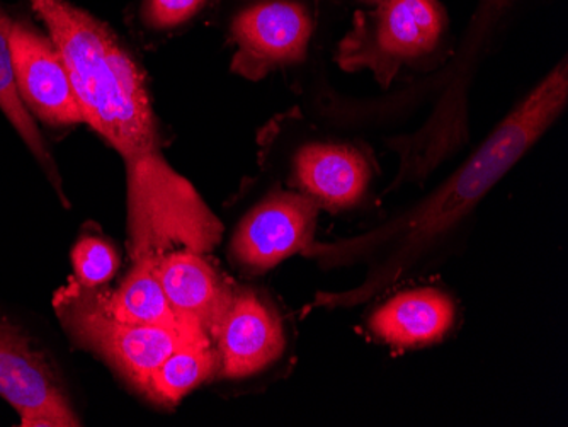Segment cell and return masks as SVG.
<instances>
[{"label":"cell","instance_id":"7","mask_svg":"<svg viewBox=\"0 0 568 427\" xmlns=\"http://www.w3.org/2000/svg\"><path fill=\"white\" fill-rule=\"evenodd\" d=\"M318 205L303 193L274 191L242 220L230 244L235 264L263 273L314 244Z\"/></svg>","mask_w":568,"mask_h":427},{"label":"cell","instance_id":"15","mask_svg":"<svg viewBox=\"0 0 568 427\" xmlns=\"http://www.w3.org/2000/svg\"><path fill=\"white\" fill-rule=\"evenodd\" d=\"M14 19L0 8V111L8 118L12 129L21 136L33 157L37 159L44 175L55 187L57 194L63 205H69L63 193L62 177H60L57 162L51 157L43 133L38 129L37 120L26 110L16 84L14 60H12L11 31Z\"/></svg>","mask_w":568,"mask_h":427},{"label":"cell","instance_id":"13","mask_svg":"<svg viewBox=\"0 0 568 427\" xmlns=\"http://www.w3.org/2000/svg\"><path fill=\"white\" fill-rule=\"evenodd\" d=\"M456 321V305L437 288L400 292L386 299L369 318V329L395 347H423L448 336Z\"/></svg>","mask_w":568,"mask_h":427},{"label":"cell","instance_id":"10","mask_svg":"<svg viewBox=\"0 0 568 427\" xmlns=\"http://www.w3.org/2000/svg\"><path fill=\"white\" fill-rule=\"evenodd\" d=\"M212 340L219 353V375L225 378H245L263 372L283 355L286 346L276 312L260 295L239 288Z\"/></svg>","mask_w":568,"mask_h":427},{"label":"cell","instance_id":"19","mask_svg":"<svg viewBox=\"0 0 568 427\" xmlns=\"http://www.w3.org/2000/svg\"><path fill=\"white\" fill-rule=\"evenodd\" d=\"M372 2H382V0H372Z\"/></svg>","mask_w":568,"mask_h":427},{"label":"cell","instance_id":"4","mask_svg":"<svg viewBox=\"0 0 568 427\" xmlns=\"http://www.w3.org/2000/svg\"><path fill=\"white\" fill-rule=\"evenodd\" d=\"M53 308L65 333L79 346L104 356L140 390L175 350L213 343L194 322L139 325L113 321L92 304L84 286L73 278L55 293Z\"/></svg>","mask_w":568,"mask_h":427},{"label":"cell","instance_id":"18","mask_svg":"<svg viewBox=\"0 0 568 427\" xmlns=\"http://www.w3.org/2000/svg\"><path fill=\"white\" fill-rule=\"evenodd\" d=\"M206 0H146L145 19L150 27L171 30L190 21Z\"/></svg>","mask_w":568,"mask_h":427},{"label":"cell","instance_id":"2","mask_svg":"<svg viewBox=\"0 0 568 427\" xmlns=\"http://www.w3.org/2000/svg\"><path fill=\"white\" fill-rule=\"evenodd\" d=\"M69 70L84 123L126 169L162 155L142 72L113 34L69 0H31Z\"/></svg>","mask_w":568,"mask_h":427},{"label":"cell","instance_id":"9","mask_svg":"<svg viewBox=\"0 0 568 427\" xmlns=\"http://www.w3.org/2000/svg\"><path fill=\"white\" fill-rule=\"evenodd\" d=\"M314 22L308 12L288 0L251 6L235 18L232 37L237 43L235 72L257 81L270 70L305 59Z\"/></svg>","mask_w":568,"mask_h":427},{"label":"cell","instance_id":"8","mask_svg":"<svg viewBox=\"0 0 568 427\" xmlns=\"http://www.w3.org/2000/svg\"><path fill=\"white\" fill-rule=\"evenodd\" d=\"M11 48L16 84L31 116L55 129L84 123L69 70L51 38L28 22L14 21Z\"/></svg>","mask_w":568,"mask_h":427},{"label":"cell","instance_id":"11","mask_svg":"<svg viewBox=\"0 0 568 427\" xmlns=\"http://www.w3.org/2000/svg\"><path fill=\"white\" fill-rule=\"evenodd\" d=\"M293 183L318 209L343 212L365 200L372 183V165L356 146L308 143L293 159Z\"/></svg>","mask_w":568,"mask_h":427},{"label":"cell","instance_id":"3","mask_svg":"<svg viewBox=\"0 0 568 427\" xmlns=\"http://www.w3.org/2000/svg\"><path fill=\"white\" fill-rule=\"evenodd\" d=\"M514 4L516 0H478L458 52L439 81L442 94L433 113L417 132L390 143L400 155V171L394 186L426 180L437 165L467 142L468 88L497 27Z\"/></svg>","mask_w":568,"mask_h":427},{"label":"cell","instance_id":"16","mask_svg":"<svg viewBox=\"0 0 568 427\" xmlns=\"http://www.w3.org/2000/svg\"><path fill=\"white\" fill-rule=\"evenodd\" d=\"M219 368L215 344L183 347L150 375L142 392L161 404H178L191 390L216 375Z\"/></svg>","mask_w":568,"mask_h":427},{"label":"cell","instance_id":"5","mask_svg":"<svg viewBox=\"0 0 568 427\" xmlns=\"http://www.w3.org/2000/svg\"><path fill=\"white\" fill-rule=\"evenodd\" d=\"M448 28L439 0H382L368 14H359L339 44L343 69H368L388 85L404 65L419 62L436 50Z\"/></svg>","mask_w":568,"mask_h":427},{"label":"cell","instance_id":"14","mask_svg":"<svg viewBox=\"0 0 568 427\" xmlns=\"http://www.w3.org/2000/svg\"><path fill=\"white\" fill-rule=\"evenodd\" d=\"M159 257L135 261L132 273L116 292H98L84 286L92 304L102 314L123 324L175 325L186 322L169 304L159 278Z\"/></svg>","mask_w":568,"mask_h":427},{"label":"cell","instance_id":"17","mask_svg":"<svg viewBox=\"0 0 568 427\" xmlns=\"http://www.w3.org/2000/svg\"><path fill=\"white\" fill-rule=\"evenodd\" d=\"M75 282L85 288H98L113 278L118 261L114 248L106 242L95 237H82L72 251Z\"/></svg>","mask_w":568,"mask_h":427},{"label":"cell","instance_id":"1","mask_svg":"<svg viewBox=\"0 0 568 427\" xmlns=\"http://www.w3.org/2000/svg\"><path fill=\"white\" fill-rule=\"evenodd\" d=\"M567 101L568 65L561 59L429 196L365 234L310 245L303 254L325 270L366 267L359 285L318 295L317 305L357 307L449 256V247L462 237L484 197L548 132Z\"/></svg>","mask_w":568,"mask_h":427},{"label":"cell","instance_id":"12","mask_svg":"<svg viewBox=\"0 0 568 427\" xmlns=\"http://www.w3.org/2000/svg\"><path fill=\"white\" fill-rule=\"evenodd\" d=\"M158 271L175 314L200 325L213 337L237 288L223 278L203 254L190 248H175L162 254Z\"/></svg>","mask_w":568,"mask_h":427},{"label":"cell","instance_id":"6","mask_svg":"<svg viewBox=\"0 0 568 427\" xmlns=\"http://www.w3.org/2000/svg\"><path fill=\"white\" fill-rule=\"evenodd\" d=\"M0 397L18 413L22 427H75L59 368L22 327L0 314Z\"/></svg>","mask_w":568,"mask_h":427}]
</instances>
